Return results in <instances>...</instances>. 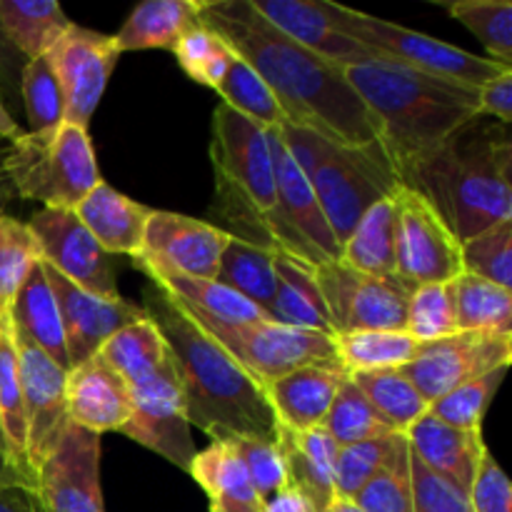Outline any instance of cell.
<instances>
[{
	"mask_svg": "<svg viewBox=\"0 0 512 512\" xmlns=\"http://www.w3.org/2000/svg\"><path fill=\"white\" fill-rule=\"evenodd\" d=\"M198 20L265 80L288 125L315 130L350 148L383 140L378 118L355 93L343 68L293 43L255 13L248 0H200Z\"/></svg>",
	"mask_w": 512,
	"mask_h": 512,
	"instance_id": "1",
	"label": "cell"
},
{
	"mask_svg": "<svg viewBox=\"0 0 512 512\" xmlns=\"http://www.w3.org/2000/svg\"><path fill=\"white\" fill-rule=\"evenodd\" d=\"M148 320H153L178 375L188 423L210 440H275L278 418L265 385H260L228 350L198 328L155 280L143 288Z\"/></svg>",
	"mask_w": 512,
	"mask_h": 512,
	"instance_id": "2",
	"label": "cell"
},
{
	"mask_svg": "<svg viewBox=\"0 0 512 512\" xmlns=\"http://www.w3.org/2000/svg\"><path fill=\"white\" fill-rule=\"evenodd\" d=\"M460 243L512 220V143L505 125L475 118L463 130L400 170Z\"/></svg>",
	"mask_w": 512,
	"mask_h": 512,
	"instance_id": "3",
	"label": "cell"
},
{
	"mask_svg": "<svg viewBox=\"0 0 512 512\" xmlns=\"http://www.w3.org/2000/svg\"><path fill=\"white\" fill-rule=\"evenodd\" d=\"M383 128V148L393 165L408 168L413 160L453 138L480 118V88L418 73L393 60L340 65Z\"/></svg>",
	"mask_w": 512,
	"mask_h": 512,
	"instance_id": "4",
	"label": "cell"
},
{
	"mask_svg": "<svg viewBox=\"0 0 512 512\" xmlns=\"http://www.w3.org/2000/svg\"><path fill=\"white\" fill-rule=\"evenodd\" d=\"M210 160L215 173V215L230 225V235L303 260L278 215L268 130L220 103L213 115Z\"/></svg>",
	"mask_w": 512,
	"mask_h": 512,
	"instance_id": "5",
	"label": "cell"
},
{
	"mask_svg": "<svg viewBox=\"0 0 512 512\" xmlns=\"http://www.w3.org/2000/svg\"><path fill=\"white\" fill-rule=\"evenodd\" d=\"M280 135L313 188L340 250L365 210L403 185L383 143L350 148L288 123L280 128Z\"/></svg>",
	"mask_w": 512,
	"mask_h": 512,
	"instance_id": "6",
	"label": "cell"
},
{
	"mask_svg": "<svg viewBox=\"0 0 512 512\" xmlns=\"http://www.w3.org/2000/svg\"><path fill=\"white\" fill-rule=\"evenodd\" d=\"M5 170L15 195L45 208L75 210L103 183L88 130L60 125L55 135L23 133L8 143Z\"/></svg>",
	"mask_w": 512,
	"mask_h": 512,
	"instance_id": "7",
	"label": "cell"
},
{
	"mask_svg": "<svg viewBox=\"0 0 512 512\" xmlns=\"http://www.w3.org/2000/svg\"><path fill=\"white\" fill-rule=\"evenodd\" d=\"M330 8H333L335 25L348 38L358 40L365 48L375 50V53L393 60V63L408 65L418 73L483 88L485 83L512 70L510 65L498 63V60L468 53V50L455 48L445 40L430 38V35L418 33V30L390 23V20L345 8L340 3H330Z\"/></svg>",
	"mask_w": 512,
	"mask_h": 512,
	"instance_id": "8",
	"label": "cell"
},
{
	"mask_svg": "<svg viewBox=\"0 0 512 512\" xmlns=\"http://www.w3.org/2000/svg\"><path fill=\"white\" fill-rule=\"evenodd\" d=\"M215 343L223 345L260 385H268L283 375L308 365L343 368L338 360L333 335L310 333V330L285 328L278 323H210L193 320ZM345 370V368H343ZM348 373V370H345Z\"/></svg>",
	"mask_w": 512,
	"mask_h": 512,
	"instance_id": "9",
	"label": "cell"
},
{
	"mask_svg": "<svg viewBox=\"0 0 512 512\" xmlns=\"http://www.w3.org/2000/svg\"><path fill=\"white\" fill-rule=\"evenodd\" d=\"M333 335L358 330H405L413 288L400 278H375L330 260L315 268Z\"/></svg>",
	"mask_w": 512,
	"mask_h": 512,
	"instance_id": "10",
	"label": "cell"
},
{
	"mask_svg": "<svg viewBox=\"0 0 512 512\" xmlns=\"http://www.w3.org/2000/svg\"><path fill=\"white\" fill-rule=\"evenodd\" d=\"M510 360L512 335L453 333L448 338L420 343L413 360L400 370L425 403L433 405L470 380L483 378L498 368H510Z\"/></svg>",
	"mask_w": 512,
	"mask_h": 512,
	"instance_id": "11",
	"label": "cell"
},
{
	"mask_svg": "<svg viewBox=\"0 0 512 512\" xmlns=\"http://www.w3.org/2000/svg\"><path fill=\"white\" fill-rule=\"evenodd\" d=\"M395 275L410 288L430 283H453L463 275L460 240L438 210L418 193L398 188V255Z\"/></svg>",
	"mask_w": 512,
	"mask_h": 512,
	"instance_id": "12",
	"label": "cell"
},
{
	"mask_svg": "<svg viewBox=\"0 0 512 512\" xmlns=\"http://www.w3.org/2000/svg\"><path fill=\"white\" fill-rule=\"evenodd\" d=\"M130 393L133 415L120 433L188 473L198 450L193 445L183 393L170 358L153 375L130 385Z\"/></svg>",
	"mask_w": 512,
	"mask_h": 512,
	"instance_id": "13",
	"label": "cell"
},
{
	"mask_svg": "<svg viewBox=\"0 0 512 512\" xmlns=\"http://www.w3.org/2000/svg\"><path fill=\"white\" fill-rule=\"evenodd\" d=\"M118 58L120 50L113 35L80 28L75 23L53 45L48 60L63 93V125L88 130Z\"/></svg>",
	"mask_w": 512,
	"mask_h": 512,
	"instance_id": "14",
	"label": "cell"
},
{
	"mask_svg": "<svg viewBox=\"0 0 512 512\" xmlns=\"http://www.w3.org/2000/svg\"><path fill=\"white\" fill-rule=\"evenodd\" d=\"M30 233L38 240L40 260L85 293L115 300L118 283L110 255L100 248L75 210L43 208L30 218Z\"/></svg>",
	"mask_w": 512,
	"mask_h": 512,
	"instance_id": "15",
	"label": "cell"
},
{
	"mask_svg": "<svg viewBox=\"0 0 512 512\" xmlns=\"http://www.w3.org/2000/svg\"><path fill=\"white\" fill-rule=\"evenodd\" d=\"M40 512H105L100 490V435L70 423L35 473Z\"/></svg>",
	"mask_w": 512,
	"mask_h": 512,
	"instance_id": "16",
	"label": "cell"
},
{
	"mask_svg": "<svg viewBox=\"0 0 512 512\" xmlns=\"http://www.w3.org/2000/svg\"><path fill=\"white\" fill-rule=\"evenodd\" d=\"M230 233L168 210H150L143 250L133 263L143 268H165L200 280H215Z\"/></svg>",
	"mask_w": 512,
	"mask_h": 512,
	"instance_id": "17",
	"label": "cell"
},
{
	"mask_svg": "<svg viewBox=\"0 0 512 512\" xmlns=\"http://www.w3.org/2000/svg\"><path fill=\"white\" fill-rule=\"evenodd\" d=\"M15 333V330H13ZM20 390H23L25 428H28V463L33 478L70 425L65 403V373L33 343L15 335Z\"/></svg>",
	"mask_w": 512,
	"mask_h": 512,
	"instance_id": "18",
	"label": "cell"
},
{
	"mask_svg": "<svg viewBox=\"0 0 512 512\" xmlns=\"http://www.w3.org/2000/svg\"><path fill=\"white\" fill-rule=\"evenodd\" d=\"M268 143L270 155H273L275 188H278V215L290 238L298 245L303 260L313 268L330 263V260H340L338 238H335L313 188L305 180L303 170L285 148L280 128H268Z\"/></svg>",
	"mask_w": 512,
	"mask_h": 512,
	"instance_id": "19",
	"label": "cell"
},
{
	"mask_svg": "<svg viewBox=\"0 0 512 512\" xmlns=\"http://www.w3.org/2000/svg\"><path fill=\"white\" fill-rule=\"evenodd\" d=\"M43 268L50 290H53L55 305H58L60 323H63L70 370L93 358L103 348L105 340L118 333L120 328L145 318V310L140 305L128 303L123 298L108 300L85 293L48 263H43Z\"/></svg>",
	"mask_w": 512,
	"mask_h": 512,
	"instance_id": "20",
	"label": "cell"
},
{
	"mask_svg": "<svg viewBox=\"0 0 512 512\" xmlns=\"http://www.w3.org/2000/svg\"><path fill=\"white\" fill-rule=\"evenodd\" d=\"M255 13L263 15L273 28L288 35L293 43L335 65H358L388 60L358 40L348 38L335 25L333 8L325 0H248Z\"/></svg>",
	"mask_w": 512,
	"mask_h": 512,
	"instance_id": "21",
	"label": "cell"
},
{
	"mask_svg": "<svg viewBox=\"0 0 512 512\" xmlns=\"http://www.w3.org/2000/svg\"><path fill=\"white\" fill-rule=\"evenodd\" d=\"M65 403L70 423L90 433H110L123 428L133 415L130 385L98 353L68 370Z\"/></svg>",
	"mask_w": 512,
	"mask_h": 512,
	"instance_id": "22",
	"label": "cell"
},
{
	"mask_svg": "<svg viewBox=\"0 0 512 512\" xmlns=\"http://www.w3.org/2000/svg\"><path fill=\"white\" fill-rule=\"evenodd\" d=\"M405 440H408L410 453L425 468L453 483L465 495L473 488L480 460L488 453L483 430H460L445 425L430 410L405 433Z\"/></svg>",
	"mask_w": 512,
	"mask_h": 512,
	"instance_id": "23",
	"label": "cell"
},
{
	"mask_svg": "<svg viewBox=\"0 0 512 512\" xmlns=\"http://www.w3.org/2000/svg\"><path fill=\"white\" fill-rule=\"evenodd\" d=\"M275 445L285 465V478L313 512H325L335 500L338 443L323 428L288 430L278 425Z\"/></svg>",
	"mask_w": 512,
	"mask_h": 512,
	"instance_id": "24",
	"label": "cell"
},
{
	"mask_svg": "<svg viewBox=\"0 0 512 512\" xmlns=\"http://www.w3.org/2000/svg\"><path fill=\"white\" fill-rule=\"evenodd\" d=\"M348 378L343 368L308 365L265 385L278 425L288 430L323 428L338 388Z\"/></svg>",
	"mask_w": 512,
	"mask_h": 512,
	"instance_id": "25",
	"label": "cell"
},
{
	"mask_svg": "<svg viewBox=\"0 0 512 512\" xmlns=\"http://www.w3.org/2000/svg\"><path fill=\"white\" fill-rule=\"evenodd\" d=\"M75 215L108 255L138 258L143 250L150 208L118 193L108 183H100L98 188L90 190L83 203L75 208Z\"/></svg>",
	"mask_w": 512,
	"mask_h": 512,
	"instance_id": "26",
	"label": "cell"
},
{
	"mask_svg": "<svg viewBox=\"0 0 512 512\" xmlns=\"http://www.w3.org/2000/svg\"><path fill=\"white\" fill-rule=\"evenodd\" d=\"M150 280L160 285L170 295L175 305L188 315L190 320H210V323H265L268 315L230 288L220 285L218 280H200L190 275L175 273L165 268H143ZM273 323V320H270Z\"/></svg>",
	"mask_w": 512,
	"mask_h": 512,
	"instance_id": "27",
	"label": "cell"
},
{
	"mask_svg": "<svg viewBox=\"0 0 512 512\" xmlns=\"http://www.w3.org/2000/svg\"><path fill=\"white\" fill-rule=\"evenodd\" d=\"M10 320H13L15 335L33 343L40 353L48 355L58 368L68 373L70 360L68 348H65L63 323H60L53 290H50L48 278H45L43 260H38L30 268L28 278L20 285L13 308H10Z\"/></svg>",
	"mask_w": 512,
	"mask_h": 512,
	"instance_id": "28",
	"label": "cell"
},
{
	"mask_svg": "<svg viewBox=\"0 0 512 512\" xmlns=\"http://www.w3.org/2000/svg\"><path fill=\"white\" fill-rule=\"evenodd\" d=\"M400 188V185H398ZM398 188L368 208L350 238L343 243L340 260L353 270L375 278H398Z\"/></svg>",
	"mask_w": 512,
	"mask_h": 512,
	"instance_id": "29",
	"label": "cell"
},
{
	"mask_svg": "<svg viewBox=\"0 0 512 512\" xmlns=\"http://www.w3.org/2000/svg\"><path fill=\"white\" fill-rule=\"evenodd\" d=\"M190 475L210 498V510L260 512V498L228 440H215L195 453Z\"/></svg>",
	"mask_w": 512,
	"mask_h": 512,
	"instance_id": "30",
	"label": "cell"
},
{
	"mask_svg": "<svg viewBox=\"0 0 512 512\" xmlns=\"http://www.w3.org/2000/svg\"><path fill=\"white\" fill-rule=\"evenodd\" d=\"M0 433L10 465L33 488L35 478L28 463V428H25L23 390H20L18 353H15L10 315H0Z\"/></svg>",
	"mask_w": 512,
	"mask_h": 512,
	"instance_id": "31",
	"label": "cell"
},
{
	"mask_svg": "<svg viewBox=\"0 0 512 512\" xmlns=\"http://www.w3.org/2000/svg\"><path fill=\"white\" fill-rule=\"evenodd\" d=\"M200 0H145L123 28L113 35L120 53L125 50H173L180 35L198 23Z\"/></svg>",
	"mask_w": 512,
	"mask_h": 512,
	"instance_id": "32",
	"label": "cell"
},
{
	"mask_svg": "<svg viewBox=\"0 0 512 512\" xmlns=\"http://www.w3.org/2000/svg\"><path fill=\"white\" fill-rule=\"evenodd\" d=\"M0 25L28 63L48 55L73 20H68L55 0H0Z\"/></svg>",
	"mask_w": 512,
	"mask_h": 512,
	"instance_id": "33",
	"label": "cell"
},
{
	"mask_svg": "<svg viewBox=\"0 0 512 512\" xmlns=\"http://www.w3.org/2000/svg\"><path fill=\"white\" fill-rule=\"evenodd\" d=\"M273 258V250L258 248V245H250L245 240H238L230 235L223 255H220L215 280L220 285H225V288L233 290V293H238L248 303H253L255 308H260L270 318L275 288H278V275H275Z\"/></svg>",
	"mask_w": 512,
	"mask_h": 512,
	"instance_id": "34",
	"label": "cell"
},
{
	"mask_svg": "<svg viewBox=\"0 0 512 512\" xmlns=\"http://www.w3.org/2000/svg\"><path fill=\"white\" fill-rule=\"evenodd\" d=\"M453 290L458 333L512 335V290L470 273L458 275Z\"/></svg>",
	"mask_w": 512,
	"mask_h": 512,
	"instance_id": "35",
	"label": "cell"
},
{
	"mask_svg": "<svg viewBox=\"0 0 512 512\" xmlns=\"http://www.w3.org/2000/svg\"><path fill=\"white\" fill-rule=\"evenodd\" d=\"M98 355L128 385L148 378L168 363V348H165L163 335L155 328L153 320H148V315L110 335Z\"/></svg>",
	"mask_w": 512,
	"mask_h": 512,
	"instance_id": "36",
	"label": "cell"
},
{
	"mask_svg": "<svg viewBox=\"0 0 512 512\" xmlns=\"http://www.w3.org/2000/svg\"><path fill=\"white\" fill-rule=\"evenodd\" d=\"M350 380L358 385L360 393L378 410L393 433L405 435L430 410L423 395L415 390V385L405 378L400 368L365 370V373H353Z\"/></svg>",
	"mask_w": 512,
	"mask_h": 512,
	"instance_id": "37",
	"label": "cell"
},
{
	"mask_svg": "<svg viewBox=\"0 0 512 512\" xmlns=\"http://www.w3.org/2000/svg\"><path fill=\"white\" fill-rule=\"evenodd\" d=\"M338 360L348 375L403 368L418 353V340L405 330H358L335 335Z\"/></svg>",
	"mask_w": 512,
	"mask_h": 512,
	"instance_id": "38",
	"label": "cell"
},
{
	"mask_svg": "<svg viewBox=\"0 0 512 512\" xmlns=\"http://www.w3.org/2000/svg\"><path fill=\"white\" fill-rule=\"evenodd\" d=\"M215 90L223 98V105L233 108L243 118L258 123L260 128H283L288 123L273 90L265 85V80L245 60L235 58Z\"/></svg>",
	"mask_w": 512,
	"mask_h": 512,
	"instance_id": "39",
	"label": "cell"
},
{
	"mask_svg": "<svg viewBox=\"0 0 512 512\" xmlns=\"http://www.w3.org/2000/svg\"><path fill=\"white\" fill-rule=\"evenodd\" d=\"M488 50V58L512 68V3L510 0H453L440 3Z\"/></svg>",
	"mask_w": 512,
	"mask_h": 512,
	"instance_id": "40",
	"label": "cell"
},
{
	"mask_svg": "<svg viewBox=\"0 0 512 512\" xmlns=\"http://www.w3.org/2000/svg\"><path fill=\"white\" fill-rule=\"evenodd\" d=\"M323 430L338 443V448L393 433L378 415V410L360 393L358 385L350 380V375L338 388V395L323 420Z\"/></svg>",
	"mask_w": 512,
	"mask_h": 512,
	"instance_id": "41",
	"label": "cell"
},
{
	"mask_svg": "<svg viewBox=\"0 0 512 512\" xmlns=\"http://www.w3.org/2000/svg\"><path fill=\"white\" fill-rule=\"evenodd\" d=\"M20 93H23L30 133H58L60 125H63V93H60L58 75H55L48 55L28 60L23 65V73H20Z\"/></svg>",
	"mask_w": 512,
	"mask_h": 512,
	"instance_id": "42",
	"label": "cell"
},
{
	"mask_svg": "<svg viewBox=\"0 0 512 512\" xmlns=\"http://www.w3.org/2000/svg\"><path fill=\"white\" fill-rule=\"evenodd\" d=\"M353 503L365 512H413L410 448L405 435L398 440L388 463L363 485Z\"/></svg>",
	"mask_w": 512,
	"mask_h": 512,
	"instance_id": "43",
	"label": "cell"
},
{
	"mask_svg": "<svg viewBox=\"0 0 512 512\" xmlns=\"http://www.w3.org/2000/svg\"><path fill=\"white\" fill-rule=\"evenodd\" d=\"M173 53L188 78H193L195 83L213 90L218 88L220 80L225 78L228 68L233 65V60L238 58V55L230 50V45L225 43L218 33L205 28L200 20L193 28H188L180 35Z\"/></svg>",
	"mask_w": 512,
	"mask_h": 512,
	"instance_id": "44",
	"label": "cell"
},
{
	"mask_svg": "<svg viewBox=\"0 0 512 512\" xmlns=\"http://www.w3.org/2000/svg\"><path fill=\"white\" fill-rule=\"evenodd\" d=\"M38 260V240L30 233L28 223L5 213L0 215V315H10L20 285Z\"/></svg>",
	"mask_w": 512,
	"mask_h": 512,
	"instance_id": "45",
	"label": "cell"
},
{
	"mask_svg": "<svg viewBox=\"0 0 512 512\" xmlns=\"http://www.w3.org/2000/svg\"><path fill=\"white\" fill-rule=\"evenodd\" d=\"M405 333L413 335L418 343H430V340L458 333L453 283H430L413 288L408 300Z\"/></svg>",
	"mask_w": 512,
	"mask_h": 512,
	"instance_id": "46",
	"label": "cell"
},
{
	"mask_svg": "<svg viewBox=\"0 0 512 512\" xmlns=\"http://www.w3.org/2000/svg\"><path fill=\"white\" fill-rule=\"evenodd\" d=\"M505 375H508V368H498L483 378L470 380V383L450 390L448 395L430 405V413L443 420L445 425H453V428L483 430L485 413L498 395Z\"/></svg>",
	"mask_w": 512,
	"mask_h": 512,
	"instance_id": "47",
	"label": "cell"
},
{
	"mask_svg": "<svg viewBox=\"0 0 512 512\" xmlns=\"http://www.w3.org/2000/svg\"><path fill=\"white\" fill-rule=\"evenodd\" d=\"M400 438H403L400 433H390L338 448V458H335V498L353 500L363 490V485L388 463Z\"/></svg>",
	"mask_w": 512,
	"mask_h": 512,
	"instance_id": "48",
	"label": "cell"
},
{
	"mask_svg": "<svg viewBox=\"0 0 512 512\" xmlns=\"http://www.w3.org/2000/svg\"><path fill=\"white\" fill-rule=\"evenodd\" d=\"M463 273L512 290V220L460 243Z\"/></svg>",
	"mask_w": 512,
	"mask_h": 512,
	"instance_id": "49",
	"label": "cell"
},
{
	"mask_svg": "<svg viewBox=\"0 0 512 512\" xmlns=\"http://www.w3.org/2000/svg\"><path fill=\"white\" fill-rule=\"evenodd\" d=\"M228 443L233 445L235 453H238L240 463H243L245 473H248L260 503L273 498L275 493H280V490L288 485L283 458H280V450L278 445H275V440L238 438L228 440Z\"/></svg>",
	"mask_w": 512,
	"mask_h": 512,
	"instance_id": "50",
	"label": "cell"
},
{
	"mask_svg": "<svg viewBox=\"0 0 512 512\" xmlns=\"http://www.w3.org/2000/svg\"><path fill=\"white\" fill-rule=\"evenodd\" d=\"M410 478H413V512H473L463 490L425 468L410 453Z\"/></svg>",
	"mask_w": 512,
	"mask_h": 512,
	"instance_id": "51",
	"label": "cell"
},
{
	"mask_svg": "<svg viewBox=\"0 0 512 512\" xmlns=\"http://www.w3.org/2000/svg\"><path fill=\"white\" fill-rule=\"evenodd\" d=\"M468 500L473 512H512L510 480L490 450L480 460L478 475H475Z\"/></svg>",
	"mask_w": 512,
	"mask_h": 512,
	"instance_id": "52",
	"label": "cell"
},
{
	"mask_svg": "<svg viewBox=\"0 0 512 512\" xmlns=\"http://www.w3.org/2000/svg\"><path fill=\"white\" fill-rule=\"evenodd\" d=\"M478 108L483 118L498 120L500 125H508L512 120V70L498 75L495 80L485 83L478 95Z\"/></svg>",
	"mask_w": 512,
	"mask_h": 512,
	"instance_id": "53",
	"label": "cell"
},
{
	"mask_svg": "<svg viewBox=\"0 0 512 512\" xmlns=\"http://www.w3.org/2000/svg\"><path fill=\"white\" fill-rule=\"evenodd\" d=\"M0 512H40L38 495L25 483H0Z\"/></svg>",
	"mask_w": 512,
	"mask_h": 512,
	"instance_id": "54",
	"label": "cell"
},
{
	"mask_svg": "<svg viewBox=\"0 0 512 512\" xmlns=\"http://www.w3.org/2000/svg\"><path fill=\"white\" fill-rule=\"evenodd\" d=\"M260 512H313V508L305 503V498L298 493V490L285 485L280 493H275L273 498L260 503Z\"/></svg>",
	"mask_w": 512,
	"mask_h": 512,
	"instance_id": "55",
	"label": "cell"
},
{
	"mask_svg": "<svg viewBox=\"0 0 512 512\" xmlns=\"http://www.w3.org/2000/svg\"><path fill=\"white\" fill-rule=\"evenodd\" d=\"M23 65H25L23 55L13 48V43L8 40V35L3 33V25H0V80H3L5 85H10V80H13L15 75H18V80H20Z\"/></svg>",
	"mask_w": 512,
	"mask_h": 512,
	"instance_id": "56",
	"label": "cell"
},
{
	"mask_svg": "<svg viewBox=\"0 0 512 512\" xmlns=\"http://www.w3.org/2000/svg\"><path fill=\"white\" fill-rule=\"evenodd\" d=\"M5 158H8V140H0V215H3L5 205L15 198V188L5 170Z\"/></svg>",
	"mask_w": 512,
	"mask_h": 512,
	"instance_id": "57",
	"label": "cell"
},
{
	"mask_svg": "<svg viewBox=\"0 0 512 512\" xmlns=\"http://www.w3.org/2000/svg\"><path fill=\"white\" fill-rule=\"evenodd\" d=\"M20 135H23V130L18 128L13 115H10L8 110H5V105L0 103V140H8L10 143V140L20 138Z\"/></svg>",
	"mask_w": 512,
	"mask_h": 512,
	"instance_id": "58",
	"label": "cell"
},
{
	"mask_svg": "<svg viewBox=\"0 0 512 512\" xmlns=\"http://www.w3.org/2000/svg\"><path fill=\"white\" fill-rule=\"evenodd\" d=\"M0 483H25V480L13 470V465H10L8 455L3 453V448H0Z\"/></svg>",
	"mask_w": 512,
	"mask_h": 512,
	"instance_id": "59",
	"label": "cell"
},
{
	"mask_svg": "<svg viewBox=\"0 0 512 512\" xmlns=\"http://www.w3.org/2000/svg\"><path fill=\"white\" fill-rule=\"evenodd\" d=\"M325 512H365V510H360L358 505L353 503V500H343V498H335L333 503H330V508L325 510Z\"/></svg>",
	"mask_w": 512,
	"mask_h": 512,
	"instance_id": "60",
	"label": "cell"
},
{
	"mask_svg": "<svg viewBox=\"0 0 512 512\" xmlns=\"http://www.w3.org/2000/svg\"><path fill=\"white\" fill-rule=\"evenodd\" d=\"M0 448H3V453H5V445H3V433H0Z\"/></svg>",
	"mask_w": 512,
	"mask_h": 512,
	"instance_id": "61",
	"label": "cell"
},
{
	"mask_svg": "<svg viewBox=\"0 0 512 512\" xmlns=\"http://www.w3.org/2000/svg\"><path fill=\"white\" fill-rule=\"evenodd\" d=\"M210 512H220V510H210Z\"/></svg>",
	"mask_w": 512,
	"mask_h": 512,
	"instance_id": "62",
	"label": "cell"
}]
</instances>
